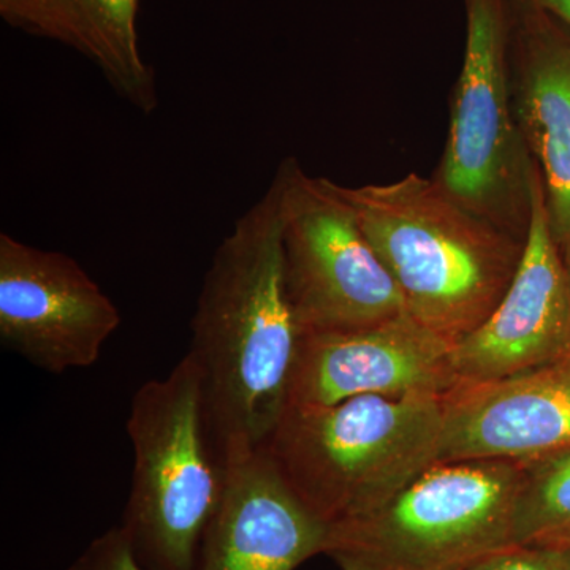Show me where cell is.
Here are the masks:
<instances>
[{
    "mask_svg": "<svg viewBox=\"0 0 570 570\" xmlns=\"http://www.w3.org/2000/svg\"><path fill=\"white\" fill-rule=\"evenodd\" d=\"M570 32V0H534Z\"/></svg>",
    "mask_w": 570,
    "mask_h": 570,
    "instance_id": "d6986e66",
    "label": "cell"
},
{
    "mask_svg": "<svg viewBox=\"0 0 570 570\" xmlns=\"http://www.w3.org/2000/svg\"><path fill=\"white\" fill-rule=\"evenodd\" d=\"M510 77L517 122L561 246L570 238V32L534 0H512Z\"/></svg>",
    "mask_w": 570,
    "mask_h": 570,
    "instance_id": "4fadbf2b",
    "label": "cell"
},
{
    "mask_svg": "<svg viewBox=\"0 0 570 570\" xmlns=\"http://www.w3.org/2000/svg\"><path fill=\"white\" fill-rule=\"evenodd\" d=\"M137 13L138 0H0L7 24L80 52L112 91L149 115L159 92L138 45Z\"/></svg>",
    "mask_w": 570,
    "mask_h": 570,
    "instance_id": "5bb4252c",
    "label": "cell"
},
{
    "mask_svg": "<svg viewBox=\"0 0 570 570\" xmlns=\"http://www.w3.org/2000/svg\"><path fill=\"white\" fill-rule=\"evenodd\" d=\"M570 355V296L546 189L532 174L531 223L519 272L490 317L453 344L459 385L483 384Z\"/></svg>",
    "mask_w": 570,
    "mask_h": 570,
    "instance_id": "9c48e42d",
    "label": "cell"
},
{
    "mask_svg": "<svg viewBox=\"0 0 570 570\" xmlns=\"http://www.w3.org/2000/svg\"><path fill=\"white\" fill-rule=\"evenodd\" d=\"M570 535V448L524 461L513 546L540 547Z\"/></svg>",
    "mask_w": 570,
    "mask_h": 570,
    "instance_id": "9a60e30c",
    "label": "cell"
},
{
    "mask_svg": "<svg viewBox=\"0 0 570 570\" xmlns=\"http://www.w3.org/2000/svg\"><path fill=\"white\" fill-rule=\"evenodd\" d=\"M328 531L261 450L228 464L195 570H295L325 553Z\"/></svg>",
    "mask_w": 570,
    "mask_h": 570,
    "instance_id": "7c38bea8",
    "label": "cell"
},
{
    "mask_svg": "<svg viewBox=\"0 0 570 570\" xmlns=\"http://www.w3.org/2000/svg\"><path fill=\"white\" fill-rule=\"evenodd\" d=\"M444 396L288 406L265 445L284 482L328 527L371 512L436 463Z\"/></svg>",
    "mask_w": 570,
    "mask_h": 570,
    "instance_id": "3957f363",
    "label": "cell"
},
{
    "mask_svg": "<svg viewBox=\"0 0 570 570\" xmlns=\"http://www.w3.org/2000/svg\"><path fill=\"white\" fill-rule=\"evenodd\" d=\"M562 265H564L566 279H568L569 296H570V238L566 239L560 246Z\"/></svg>",
    "mask_w": 570,
    "mask_h": 570,
    "instance_id": "ffe728a7",
    "label": "cell"
},
{
    "mask_svg": "<svg viewBox=\"0 0 570 570\" xmlns=\"http://www.w3.org/2000/svg\"><path fill=\"white\" fill-rule=\"evenodd\" d=\"M452 348L409 314L352 332L303 335L288 406H330L366 395H449L459 387Z\"/></svg>",
    "mask_w": 570,
    "mask_h": 570,
    "instance_id": "30bf717a",
    "label": "cell"
},
{
    "mask_svg": "<svg viewBox=\"0 0 570 570\" xmlns=\"http://www.w3.org/2000/svg\"><path fill=\"white\" fill-rule=\"evenodd\" d=\"M340 193L409 316L450 344L490 317L519 272L527 242L472 213L434 178L409 174Z\"/></svg>",
    "mask_w": 570,
    "mask_h": 570,
    "instance_id": "7a4b0ae2",
    "label": "cell"
},
{
    "mask_svg": "<svg viewBox=\"0 0 570 570\" xmlns=\"http://www.w3.org/2000/svg\"><path fill=\"white\" fill-rule=\"evenodd\" d=\"M66 570H148L138 560L121 524L92 540Z\"/></svg>",
    "mask_w": 570,
    "mask_h": 570,
    "instance_id": "2e32d148",
    "label": "cell"
},
{
    "mask_svg": "<svg viewBox=\"0 0 570 570\" xmlns=\"http://www.w3.org/2000/svg\"><path fill=\"white\" fill-rule=\"evenodd\" d=\"M283 186L275 175L206 272L193 317L206 409L227 463L265 449L288 406L303 333L284 272Z\"/></svg>",
    "mask_w": 570,
    "mask_h": 570,
    "instance_id": "6da1fadb",
    "label": "cell"
},
{
    "mask_svg": "<svg viewBox=\"0 0 570 570\" xmlns=\"http://www.w3.org/2000/svg\"><path fill=\"white\" fill-rule=\"evenodd\" d=\"M127 434L134 449L132 489L121 528L148 570H195L206 528L227 485L194 356L135 392Z\"/></svg>",
    "mask_w": 570,
    "mask_h": 570,
    "instance_id": "277c9868",
    "label": "cell"
},
{
    "mask_svg": "<svg viewBox=\"0 0 570 570\" xmlns=\"http://www.w3.org/2000/svg\"><path fill=\"white\" fill-rule=\"evenodd\" d=\"M466 48L434 179L472 213L527 242L534 159L510 77L512 0H464Z\"/></svg>",
    "mask_w": 570,
    "mask_h": 570,
    "instance_id": "8992f818",
    "label": "cell"
},
{
    "mask_svg": "<svg viewBox=\"0 0 570 570\" xmlns=\"http://www.w3.org/2000/svg\"><path fill=\"white\" fill-rule=\"evenodd\" d=\"M463 570H560L540 547L513 546L491 553Z\"/></svg>",
    "mask_w": 570,
    "mask_h": 570,
    "instance_id": "e0dca14e",
    "label": "cell"
},
{
    "mask_svg": "<svg viewBox=\"0 0 570 570\" xmlns=\"http://www.w3.org/2000/svg\"><path fill=\"white\" fill-rule=\"evenodd\" d=\"M121 314L73 257L0 235V341L51 374L92 366Z\"/></svg>",
    "mask_w": 570,
    "mask_h": 570,
    "instance_id": "ba28073f",
    "label": "cell"
},
{
    "mask_svg": "<svg viewBox=\"0 0 570 570\" xmlns=\"http://www.w3.org/2000/svg\"><path fill=\"white\" fill-rule=\"evenodd\" d=\"M570 448V355L444 396L438 461H531Z\"/></svg>",
    "mask_w": 570,
    "mask_h": 570,
    "instance_id": "8fae6325",
    "label": "cell"
},
{
    "mask_svg": "<svg viewBox=\"0 0 570 570\" xmlns=\"http://www.w3.org/2000/svg\"><path fill=\"white\" fill-rule=\"evenodd\" d=\"M523 463L436 461L371 512L330 527L340 570H463L513 547Z\"/></svg>",
    "mask_w": 570,
    "mask_h": 570,
    "instance_id": "5b68a950",
    "label": "cell"
},
{
    "mask_svg": "<svg viewBox=\"0 0 570 570\" xmlns=\"http://www.w3.org/2000/svg\"><path fill=\"white\" fill-rule=\"evenodd\" d=\"M540 549L547 551V554L553 560L560 570H570V535L554 542L540 546Z\"/></svg>",
    "mask_w": 570,
    "mask_h": 570,
    "instance_id": "ac0fdd59",
    "label": "cell"
},
{
    "mask_svg": "<svg viewBox=\"0 0 570 570\" xmlns=\"http://www.w3.org/2000/svg\"><path fill=\"white\" fill-rule=\"evenodd\" d=\"M283 186L284 272L303 335L352 332L409 314L340 184L306 175L295 159Z\"/></svg>",
    "mask_w": 570,
    "mask_h": 570,
    "instance_id": "52a82bcc",
    "label": "cell"
}]
</instances>
